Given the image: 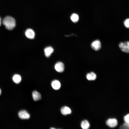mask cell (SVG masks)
I'll use <instances>...</instances> for the list:
<instances>
[{
	"mask_svg": "<svg viewBox=\"0 0 129 129\" xmlns=\"http://www.w3.org/2000/svg\"><path fill=\"white\" fill-rule=\"evenodd\" d=\"M2 23L8 30H11L15 27L16 22L15 19L10 16H7L3 19Z\"/></svg>",
	"mask_w": 129,
	"mask_h": 129,
	"instance_id": "obj_1",
	"label": "cell"
},
{
	"mask_svg": "<svg viewBox=\"0 0 129 129\" xmlns=\"http://www.w3.org/2000/svg\"><path fill=\"white\" fill-rule=\"evenodd\" d=\"M119 46L122 51L129 53V41L120 42L119 44Z\"/></svg>",
	"mask_w": 129,
	"mask_h": 129,
	"instance_id": "obj_2",
	"label": "cell"
},
{
	"mask_svg": "<svg viewBox=\"0 0 129 129\" xmlns=\"http://www.w3.org/2000/svg\"><path fill=\"white\" fill-rule=\"evenodd\" d=\"M19 118L22 119H29L30 115L25 110H22L19 111L18 113Z\"/></svg>",
	"mask_w": 129,
	"mask_h": 129,
	"instance_id": "obj_3",
	"label": "cell"
},
{
	"mask_svg": "<svg viewBox=\"0 0 129 129\" xmlns=\"http://www.w3.org/2000/svg\"><path fill=\"white\" fill-rule=\"evenodd\" d=\"M106 124L109 127L114 128L117 125L118 122L117 120L115 118H109L106 121Z\"/></svg>",
	"mask_w": 129,
	"mask_h": 129,
	"instance_id": "obj_4",
	"label": "cell"
},
{
	"mask_svg": "<svg viewBox=\"0 0 129 129\" xmlns=\"http://www.w3.org/2000/svg\"><path fill=\"white\" fill-rule=\"evenodd\" d=\"M92 48L96 51L99 50L101 47V44L99 40H96L93 41L91 44Z\"/></svg>",
	"mask_w": 129,
	"mask_h": 129,
	"instance_id": "obj_5",
	"label": "cell"
},
{
	"mask_svg": "<svg viewBox=\"0 0 129 129\" xmlns=\"http://www.w3.org/2000/svg\"><path fill=\"white\" fill-rule=\"evenodd\" d=\"M54 68L55 70L59 72H63L64 70L63 63L61 62H58L55 64Z\"/></svg>",
	"mask_w": 129,
	"mask_h": 129,
	"instance_id": "obj_6",
	"label": "cell"
},
{
	"mask_svg": "<svg viewBox=\"0 0 129 129\" xmlns=\"http://www.w3.org/2000/svg\"><path fill=\"white\" fill-rule=\"evenodd\" d=\"M26 37L30 39H33L35 37V33L34 31L31 29H27L25 32Z\"/></svg>",
	"mask_w": 129,
	"mask_h": 129,
	"instance_id": "obj_7",
	"label": "cell"
},
{
	"mask_svg": "<svg viewBox=\"0 0 129 129\" xmlns=\"http://www.w3.org/2000/svg\"><path fill=\"white\" fill-rule=\"evenodd\" d=\"M60 111L62 114L64 115L70 114L71 112L70 109L66 106L62 107Z\"/></svg>",
	"mask_w": 129,
	"mask_h": 129,
	"instance_id": "obj_8",
	"label": "cell"
},
{
	"mask_svg": "<svg viewBox=\"0 0 129 129\" xmlns=\"http://www.w3.org/2000/svg\"><path fill=\"white\" fill-rule=\"evenodd\" d=\"M53 48L51 46H48L45 48L44 49L45 56L47 57H49L54 51Z\"/></svg>",
	"mask_w": 129,
	"mask_h": 129,
	"instance_id": "obj_9",
	"label": "cell"
},
{
	"mask_svg": "<svg viewBox=\"0 0 129 129\" xmlns=\"http://www.w3.org/2000/svg\"><path fill=\"white\" fill-rule=\"evenodd\" d=\"M52 88L55 90L59 89L61 87V84L59 81L57 80L53 81L51 84Z\"/></svg>",
	"mask_w": 129,
	"mask_h": 129,
	"instance_id": "obj_10",
	"label": "cell"
},
{
	"mask_svg": "<svg viewBox=\"0 0 129 129\" xmlns=\"http://www.w3.org/2000/svg\"><path fill=\"white\" fill-rule=\"evenodd\" d=\"M32 94L33 98L34 101H38L41 99V94L36 91H33L32 92Z\"/></svg>",
	"mask_w": 129,
	"mask_h": 129,
	"instance_id": "obj_11",
	"label": "cell"
},
{
	"mask_svg": "<svg viewBox=\"0 0 129 129\" xmlns=\"http://www.w3.org/2000/svg\"><path fill=\"white\" fill-rule=\"evenodd\" d=\"M97 77L96 74L94 72H91L87 74L86 77L89 81H93L95 80Z\"/></svg>",
	"mask_w": 129,
	"mask_h": 129,
	"instance_id": "obj_12",
	"label": "cell"
},
{
	"mask_svg": "<svg viewBox=\"0 0 129 129\" xmlns=\"http://www.w3.org/2000/svg\"><path fill=\"white\" fill-rule=\"evenodd\" d=\"M81 126L83 129H87L90 127V124L88 121L87 120L82 121L81 123Z\"/></svg>",
	"mask_w": 129,
	"mask_h": 129,
	"instance_id": "obj_13",
	"label": "cell"
},
{
	"mask_svg": "<svg viewBox=\"0 0 129 129\" xmlns=\"http://www.w3.org/2000/svg\"><path fill=\"white\" fill-rule=\"evenodd\" d=\"M12 79L14 82L16 84L19 83L21 82L22 79L21 76L18 74L14 75L12 77Z\"/></svg>",
	"mask_w": 129,
	"mask_h": 129,
	"instance_id": "obj_14",
	"label": "cell"
},
{
	"mask_svg": "<svg viewBox=\"0 0 129 129\" xmlns=\"http://www.w3.org/2000/svg\"><path fill=\"white\" fill-rule=\"evenodd\" d=\"M70 19L73 22H76L79 20V17L77 14L75 13H73L71 15Z\"/></svg>",
	"mask_w": 129,
	"mask_h": 129,
	"instance_id": "obj_15",
	"label": "cell"
},
{
	"mask_svg": "<svg viewBox=\"0 0 129 129\" xmlns=\"http://www.w3.org/2000/svg\"><path fill=\"white\" fill-rule=\"evenodd\" d=\"M120 129H129V123L125 122L120 127Z\"/></svg>",
	"mask_w": 129,
	"mask_h": 129,
	"instance_id": "obj_16",
	"label": "cell"
},
{
	"mask_svg": "<svg viewBox=\"0 0 129 129\" xmlns=\"http://www.w3.org/2000/svg\"><path fill=\"white\" fill-rule=\"evenodd\" d=\"M124 24L126 27L129 28V18L127 19L124 21Z\"/></svg>",
	"mask_w": 129,
	"mask_h": 129,
	"instance_id": "obj_17",
	"label": "cell"
},
{
	"mask_svg": "<svg viewBox=\"0 0 129 129\" xmlns=\"http://www.w3.org/2000/svg\"><path fill=\"white\" fill-rule=\"evenodd\" d=\"M124 119L125 122L129 123V114L125 116Z\"/></svg>",
	"mask_w": 129,
	"mask_h": 129,
	"instance_id": "obj_18",
	"label": "cell"
},
{
	"mask_svg": "<svg viewBox=\"0 0 129 129\" xmlns=\"http://www.w3.org/2000/svg\"><path fill=\"white\" fill-rule=\"evenodd\" d=\"M1 17H0V26H1Z\"/></svg>",
	"mask_w": 129,
	"mask_h": 129,
	"instance_id": "obj_19",
	"label": "cell"
},
{
	"mask_svg": "<svg viewBox=\"0 0 129 129\" xmlns=\"http://www.w3.org/2000/svg\"><path fill=\"white\" fill-rule=\"evenodd\" d=\"M1 89L0 88V96L1 95Z\"/></svg>",
	"mask_w": 129,
	"mask_h": 129,
	"instance_id": "obj_20",
	"label": "cell"
}]
</instances>
